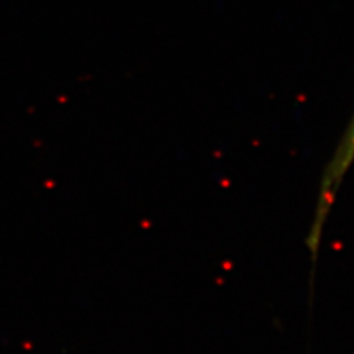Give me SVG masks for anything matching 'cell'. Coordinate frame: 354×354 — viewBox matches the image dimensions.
<instances>
[{
    "instance_id": "cell-1",
    "label": "cell",
    "mask_w": 354,
    "mask_h": 354,
    "mask_svg": "<svg viewBox=\"0 0 354 354\" xmlns=\"http://www.w3.org/2000/svg\"><path fill=\"white\" fill-rule=\"evenodd\" d=\"M354 162V114L346 131L342 133V138L339 139L338 145L334 151V155L326 165V169L322 176V182L319 186V198H317V207L315 212V218L307 235V248L312 254V261H316V257L320 248V241H322L324 227L326 225V220L329 213L334 205L335 196L339 191V186L344 180V177L350 167Z\"/></svg>"
}]
</instances>
